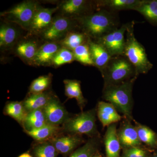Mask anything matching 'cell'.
I'll return each instance as SVG.
<instances>
[{
    "mask_svg": "<svg viewBox=\"0 0 157 157\" xmlns=\"http://www.w3.org/2000/svg\"><path fill=\"white\" fill-rule=\"evenodd\" d=\"M104 141L106 157H120L121 145L118 137L117 126L115 124L107 127Z\"/></svg>",
    "mask_w": 157,
    "mask_h": 157,
    "instance_id": "obj_13",
    "label": "cell"
},
{
    "mask_svg": "<svg viewBox=\"0 0 157 157\" xmlns=\"http://www.w3.org/2000/svg\"><path fill=\"white\" fill-rule=\"evenodd\" d=\"M128 23L122 25L120 28L109 32L97 40L107 49L112 56L124 55L125 37Z\"/></svg>",
    "mask_w": 157,
    "mask_h": 157,
    "instance_id": "obj_7",
    "label": "cell"
},
{
    "mask_svg": "<svg viewBox=\"0 0 157 157\" xmlns=\"http://www.w3.org/2000/svg\"><path fill=\"white\" fill-rule=\"evenodd\" d=\"M121 147L125 149L139 147L141 144L137 130L129 121L124 123L117 132Z\"/></svg>",
    "mask_w": 157,
    "mask_h": 157,
    "instance_id": "obj_9",
    "label": "cell"
},
{
    "mask_svg": "<svg viewBox=\"0 0 157 157\" xmlns=\"http://www.w3.org/2000/svg\"><path fill=\"white\" fill-rule=\"evenodd\" d=\"M84 33L97 40L118 28V19L113 11L102 9L81 19Z\"/></svg>",
    "mask_w": 157,
    "mask_h": 157,
    "instance_id": "obj_2",
    "label": "cell"
},
{
    "mask_svg": "<svg viewBox=\"0 0 157 157\" xmlns=\"http://www.w3.org/2000/svg\"><path fill=\"white\" fill-rule=\"evenodd\" d=\"M60 46L54 42H48L38 49L33 61L39 65H44L52 62L54 57L59 49Z\"/></svg>",
    "mask_w": 157,
    "mask_h": 157,
    "instance_id": "obj_16",
    "label": "cell"
},
{
    "mask_svg": "<svg viewBox=\"0 0 157 157\" xmlns=\"http://www.w3.org/2000/svg\"><path fill=\"white\" fill-rule=\"evenodd\" d=\"M88 36L84 33H70L67 35L63 40L62 41V44L66 48L70 50H73L83 44L86 43Z\"/></svg>",
    "mask_w": 157,
    "mask_h": 157,
    "instance_id": "obj_24",
    "label": "cell"
},
{
    "mask_svg": "<svg viewBox=\"0 0 157 157\" xmlns=\"http://www.w3.org/2000/svg\"><path fill=\"white\" fill-rule=\"evenodd\" d=\"M52 96L48 93L33 94L22 102L27 113L38 109H43L48 104Z\"/></svg>",
    "mask_w": 157,
    "mask_h": 157,
    "instance_id": "obj_17",
    "label": "cell"
},
{
    "mask_svg": "<svg viewBox=\"0 0 157 157\" xmlns=\"http://www.w3.org/2000/svg\"><path fill=\"white\" fill-rule=\"evenodd\" d=\"M18 157H34L32 155L30 154L29 153H24L22 154Z\"/></svg>",
    "mask_w": 157,
    "mask_h": 157,
    "instance_id": "obj_35",
    "label": "cell"
},
{
    "mask_svg": "<svg viewBox=\"0 0 157 157\" xmlns=\"http://www.w3.org/2000/svg\"><path fill=\"white\" fill-rule=\"evenodd\" d=\"M135 25L134 21L128 23L126 33L124 55L134 66L138 76L140 74L148 73L152 69L153 65L148 59L144 46L135 36Z\"/></svg>",
    "mask_w": 157,
    "mask_h": 157,
    "instance_id": "obj_3",
    "label": "cell"
},
{
    "mask_svg": "<svg viewBox=\"0 0 157 157\" xmlns=\"http://www.w3.org/2000/svg\"><path fill=\"white\" fill-rule=\"evenodd\" d=\"M96 113V109H94L70 118L63 124V130L75 135L85 134L92 137L97 133Z\"/></svg>",
    "mask_w": 157,
    "mask_h": 157,
    "instance_id": "obj_5",
    "label": "cell"
},
{
    "mask_svg": "<svg viewBox=\"0 0 157 157\" xmlns=\"http://www.w3.org/2000/svg\"><path fill=\"white\" fill-rule=\"evenodd\" d=\"M58 154L56 149L49 141L40 142L33 149L34 157H57Z\"/></svg>",
    "mask_w": 157,
    "mask_h": 157,
    "instance_id": "obj_27",
    "label": "cell"
},
{
    "mask_svg": "<svg viewBox=\"0 0 157 157\" xmlns=\"http://www.w3.org/2000/svg\"><path fill=\"white\" fill-rule=\"evenodd\" d=\"M87 2L84 0H69L63 4L62 10L65 14H79L84 11Z\"/></svg>",
    "mask_w": 157,
    "mask_h": 157,
    "instance_id": "obj_31",
    "label": "cell"
},
{
    "mask_svg": "<svg viewBox=\"0 0 157 157\" xmlns=\"http://www.w3.org/2000/svg\"><path fill=\"white\" fill-rule=\"evenodd\" d=\"M42 109L47 123L50 124L59 126L61 124H63L70 118L64 107L57 98L53 96Z\"/></svg>",
    "mask_w": 157,
    "mask_h": 157,
    "instance_id": "obj_8",
    "label": "cell"
},
{
    "mask_svg": "<svg viewBox=\"0 0 157 157\" xmlns=\"http://www.w3.org/2000/svg\"><path fill=\"white\" fill-rule=\"evenodd\" d=\"M97 111L98 118L104 127L115 124L122 119L114 106L108 102H99Z\"/></svg>",
    "mask_w": 157,
    "mask_h": 157,
    "instance_id": "obj_12",
    "label": "cell"
},
{
    "mask_svg": "<svg viewBox=\"0 0 157 157\" xmlns=\"http://www.w3.org/2000/svg\"><path fill=\"white\" fill-rule=\"evenodd\" d=\"M39 8L37 3L27 1L20 3L12 9L2 13L3 16L25 29L30 28L31 24Z\"/></svg>",
    "mask_w": 157,
    "mask_h": 157,
    "instance_id": "obj_6",
    "label": "cell"
},
{
    "mask_svg": "<svg viewBox=\"0 0 157 157\" xmlns=\"http://www.w3.org/2000/svg\"><path fill=\"white\" fill-rule=\"evenodd\" d=\"M48 141L53 144L58 153L66 155L72 152L83 140L81 137L75 135L56 136Z\"/></svg>",
    "mask_w": 157,
    "mask_h": 157,
    "instance_id": "obj_10",
    "label": "cell"
},
{
    "mask_svg": "<svg viewBox=\"0 0 157 157\" xmlns=\"http://www.w3.org/2000/svg\"><path fill=\"white\" fill-rule=\"evenodd\" d=\"M135 11L142 14L150 23L157 26V0H142Z\"/></svg>",
    "mask_w": 157,
    "mask_h": 157,
    "instance_id": "obj_22",
    "label": "cell"
},
{
    "mask_svg": "<svg viewBox=\"0 0 157 157\" xmlns=\"http://www.w3.org/2000/svg\"><path fill=\"white\" fill-rule=\"evenodd\" d=\"M142 0H105L99 2L100 6L109 11L135 10L140 5Z\"/></svg>",
    "mask_w": 157,
    "mask_h": 157,
    "instance_id": "obj_20",
    "label": "cell"
},
{
    "mask_svg": "<svg viewBox=\"0 0 157 157\" xmlns=\"http://www.w3.org/2000/svg\"><path fill=\"white\" fill-rule=\"evenodd\" d=\"M71 22L65 17H58L52 21L50 25L44 31L43 37L51 41L57 40L63 37L70 29Z\"/></svg>",
    "mask_w": 157,
    "mask_h": 157,
    "instance_id": "obj_11",
    "label": "cell"
},
{
    "mask_svg": "<svg viewBox=\"0 0 157 157\" xmlns=\"http://www.w3.org/2000/svg\"><path fill=\"white\" fill-rule=\"evenodd\" d=\"M47 124L43 109H41L28 113L22 125L25 132H28L42 128Z\"/></svg>",
    "mask_w": 157,
    "mask_h": 157,
    "instance_id": "obj_18",
    "label": "cell"
},
{
    "mask_svg": "<svg viewBox=\"0 0 157 157\" xmlns=\"http://www.w3.org/2000/svg\"><path fill=\"white\" fill-rule=\"evenodd\" d=\"M17 37L16 29L11 26L3 25L0 29V45L9 46L12 45Z\"/></svg>",
    "mask_w": 157,
    "mask_h": 157,
    "instance_id": "obj_28",
    "label": "cell"
},
{
    "mask_svg": "<svg viewBox=\"0 0 157 157\" xmlns=\"http://www.w3.org/2000/svg\"><path fill=\"white\" fill-rule=\"evenodd\" d=\"M137 77L136 76L121 84L104 86L103 91L104 100L112 104L116 109L130 120L133 119L132 90Z\"/></svg>",
    "mask_w": 157,
    "mask_h": 157,
    "instance_id": "obj_1",
    "label": "cell"
},
{
    "mask_svg": "<svg viewBox=\"0 0 157 157\" xmlns=\"http://www.w3.org/2000/svg\"><path fill=\"white\" fill-rule=\"evenodd\" d=\"M73 52L67 48H60L54 57L52 62L55 66H60L72 63L75 60Z\"/></svg>",
    "mask_w": 157,
    "mask_h": 157,
    "instance_id": "obj_33",
    "label": "cell"
},
{
    "mask_svg": "<svg viewBox=\"0 0 157 157\" xmlns=\"http://www.w3.org/2000/svg\"><path fill=\"white\" fill-rule=\"evenodd\" d=\"M135 128L141 142L152 147L157 146V135L151 129L145 126L138 124Z\"/></svg>",
    "mask_w": 157,
    "mask_h": 157,
    "instance_id": "obj_26",
    "label": "cell"
},
{
    "mask_svg": "<svg viewBox=\"0 0 157 157\" xmlns=\"http://www.w3.org/2000/svg\"><path fill=\"white\" fill-rule=\"evenodd\" d=\"M51 82V78L48 76H43L38 77L32 82L30 86L31 94L45 92Z\"/></svg>",
    "mask_w": 157,
    "mask_h": 157,
    "instance_id": "obj_32",
    "label": "cell"
},
{
    "mask_svg": "<svg viewBox=\"0 0 157 157\" xmlns=\"http://www.w3.org/2000/svg\"><path fill=\"white\" fill-rule=\"evenodd\" d=\"M99 143V140L97 137L91 138L69 157H92L98 152Z\"/></svg>",
    "mask_w": 157,
    "mask_h": 157,
    "instance_id": "obj_25",
    "label": "cell"
},
{
    "mask_svg": "<svg viewBox=\"0 0 157 157\" xmlns=\"http://www.w3.org/2000/svg\"><path fill=\"white\" fill-rule=\"evenodd\" d=\"M73 52L75 59L77 61L83 65L94 66L91 56L88 42L80 45Z\"/></svg>",
    "mask_w": 157,
    "mask_h": 157,
    "instance_id": "obj_30",
    "label": "cell"
},
{
    "mask_svg": "<svg viewBox=\"0 0 157 157\" xmlns=\"http://www.w3.org/2000/svg\"><path fill=\"white\" fill-rule=\"evenodd\" d=\"M61 128L59 126L47 124L46 125L31 131L25 132L27 134L37 141L44 142L49 140L60 132Z\"/></svg>",
    "mask_w": 157,
    "mask_h": 157,
    "instance_id": "obj_19",
    "label": "cell"
},
{
    "mask_svg": "<svg viewBox=\"0 0 157 157\" xmlns=\"http://www.w3.org/2000/svg\"><path fill=\"white\" fill-rule=\"evenodd\" d=\"M39 48L36 42L27 41L17 45L16 52L22 57L27 59L33 60Z\"/></svg>",
    "mask_w": 157,
    "mask_h": 157,
    "instance_id": "obj_29",
    "label": "cell"
},
{
    "mask_svg": "<svg viewBox=\"0 0 157 157\" xmlns=\"http://www.w3.org/2000/svg\"><path fill=\"white\" fill-rule=\"evenodd\" d=\"M122 157H147V153L139 147L125 149Z\"/></svg>",
    "mask_w": 157,
    "mask_h": 157,
    "instance_id": "obj_34",
    "label": "cell"
},
{
    "mask_svg": "<svg viewBox=\"0 0 157 157\" xmlns=\"http://www.w3.org/2000/svg\"><path fill=\"white\" fill-rule=\"evenodd\" d=\"M101 73L104 86L121 84L138 76L135 67L124 55L113 56Z\"/></svg>",
    "mask_w": 157,
    "mask_h": 157,
    "instance_id": "obj_4",
    "label": "cell"
},
{
    "mask_svg": "<svg viewBox=\"0 0 157 157\" xmlns=\"http://www.w3.org/2000/svg\"><path fill=\"white\" fill-rule=\"evenodd\" d=\"M64 82L66 95L70 99H76L78 106L82 110L86 103V100L82 95L80 82L76 80H65Z\"/></svg>",
    "mask_w": 157,
    "mask_h": 157,
    "instance_id": "obj_21",
    "label": "cell"
},
{
    "mask_svg": "<svg viewBox=\"0 0 157 157\" xmlns=\"http://www.w3.org/2000/svg\"><path fill=\"white\" fill-rule=\"evenodd\" d=\"M6 115L13 118L21 124H22L28 113L21 102L14 101L6 104L4 109Z\"/></svg>",
    "mask_w": 157,
    "mask_h": 157,
    "instance_id": "obj_23",
    "label": "cell"
},
{
    "mask_svg": "<svg viewBox=\"0 0 157 157\" xmlns=\"http://www.w3.org/2000/svg\"><path fill=\"white\" fill-rule=\"evenodd\" d=\"M57 9L56 8L38 9L31 24V30L36 33L45 30L52 22V15Z\"/></svg>",
    "mask_w": 157,
    "mask_h": 157,
    "instance_id": "obj_15",
    "label": "cell"
},
{
    "mask_svg": "<svg viewBox=\"0 0 157 157\" xmlns=\"http://www.w3.org/2000/svg\"><path fill=\"white\" fill-rule=\"evenodd\" d=\"M88 44L94 65L100 70L101 73L113 56L103 45L98 42H92L89 39Z\"/></svg>",
    "mask_w": 157,
    "mask_h": 157,
    "instance_id": "obj_14",
    "label": "cell"
},
{
    "mask_svg": "<svg viewBox=\"0 0 157 157\" xmlns=\"http://www.w3.org/2000/svg\"><path fill=\"white\" fill-rule=\"evenodd\" d=\"M157 157V156H155V157Z\"/></svg>",
    "mask_w": 157,
    "mask_h": 157,
    "instance_id": "obj_37",
    "label": "cell"
},
{
    "mask_svg": "<svg viewBox=\"0 0 157 157\" xmlns=\"http://www.w3.org/2000/svg\"><path fill=\"white\" fill-rule=\"evenodd\" d=\"M92 157H103V156H102L99 153H98V152H97L94 155H93Z\"/></svg>",
    "mask_w": 157,
    "mask_h": 157,
    "instance_id": "obj_36",
    "label": "cell"
}]
</instances>
